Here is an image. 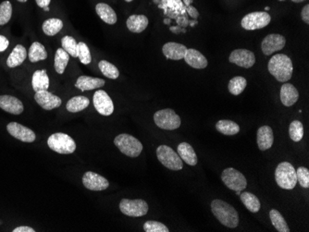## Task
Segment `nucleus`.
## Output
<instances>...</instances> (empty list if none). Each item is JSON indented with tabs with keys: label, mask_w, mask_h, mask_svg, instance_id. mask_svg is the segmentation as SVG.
Listing matches in <instances>:
<instances>
[{
	"label": "nucleus",
	"mask_w": 309,
	"mask_h": 232,
	"mask_svg": "<svg viewBox=\"0 0 309 232\" xmlns=\"http://www.w3.org/2000/svg\"><path fill=\"white\" fill-rule=\"evenodd\" d=\"M301 18L304 21V23L306 24H309V5L304 6L301 12Z\"/></svg>",
	"instance_id": "nucleus-43"
},
{
	"label": "nucleus",
	"mask_w": 309,
	"mask_h": 232,
	"mask_svg": "<svg viewBox=\"0 0 309 232\" xmlns=\"http://www.w3.org/2000/svg\"><path fill=\"white\" fill-rule=\"evenodd\" d=\"M257 142L258 148L261 151H266L272 147L274 142V135L273 130L269 126H262L258 129Z\"/></svg>",
	"instance_id": "nucleus-19"
},
{
	"label": "nucleus",
	"mask_w": 309,
	"mask_h": 232,
	"mask_svg": "<svg viewBox=\"0 0 309 232\" xmlns=\"http://www.w3.org/2000/svg\"><path fill=\"white\" fill-rule=\"evenodd\" d=\"M18 1H19V2H23V3H24V2H26L27 0H18Z\"/></svg>",
	"instance_id": "nucleus-52"
},
{
	"label": "nucleus",
	"mask_w": 309,
	"mask_h": 232,
	"mask_svg": "<svg viewBox=\"0 0 309 232\" xmlns=\"http://www.w3.org/2000/svg\"><path fill=\"white\" fill-rule=\"evenodd\" d=\"M281 1H282V0H281Z\"/></svg>",
	"instance_id": "nucleus-54"
},
{
	"label": "nucleus",
	"mask_w": 309,
	"mask_h": 232,
	"mask_svg": "<svg viewBox=\"0 0 309 232\" xmlns=\"http://www.w3.org/2000/svg\"><path fill=\"white\" fill-rule=\"evenodd\" d=\"M293 2H295V3H301V2H303L304 0H292Z\"/></svg>",
	"instance_id": "nucleus-49"
},
{
	"label": "nucleus",
	"mask_w": 309,
	"mask_h": 232,
	"mask_svg": "<svg viewBox=\"0 0 309 232\" xmlns=\"http://www.w3.org/2000/svg\"><path fill=\"white\" fill-rule=\"evenodd\" d=\"M62 28H63L62 21L56 18L47 20L43 24V32L48 36L56 35V33L61 32Z\"/></svg>",
	"instance_id": "nucleus-33"
},
{
	"label": "nucleus",
	"mask_w": 309,
	"mask_h": 232,
	"mask_svg": "<svg viewBox=\"0 0 309 232\" xmlns=\"http://www.w3.org/2000/svg\"><path fill=\"white\" fill-rule=\"evenodd\" d=\"M10 45L8 38L4 35H0V52L5 51Z\"/></svg>",
	"instance_id": "nucleus-44"
},
{
	"label": "nucleus",
	"mask_w": 309,
	"mask_h": 232,
	"mask_svg": "<svg viewBox=\"0 0 309 232\" xmlns=\"http://www.w3.org/2000/svg\"><path fill=\"white\" fill-rule=\"evenodd\" d=\"M296 178L300 185L307 189L309 187V170L304 167H300L296 170Z\"/></svg>",
	"instance_id": "nucleus-42"
},
{
	"label": "nucleus",
	"mask_w": 309,
	"mask_h": 232,
	"mask_svg": "<svg viewBox=\"0 0 309 232\" xmlns=\"http://www.w3.org/2000/svg\"><path fill=\"white\" fill-rule=\"evenodd\" d=\"M246 85H247V81L245 78L242 76H236L229 81L228 89L231 94L239 95L240 93L244 92Z\"/></svg>",
	"instance_id": "nucleus-35"
},
{
	"label": "nucleus",
	"mask_w": 309,
	"mask_h": 232,
	"mask_svg": "<svg viewBox=\"0 0 309 232\" xmlns=\"http://www.w3.org/2000/svg\"><path fill=\"white\" fill-rule=\"evenodd\" d=\"M27 56V51L25 47L22 45H18L14 47V49L10 53V56L8 57L7 65L9 68H15L22 65Z\"/></svg>",
	"instance_id": "nucleus-27"
},
{
	"label": "nucleus",
	"mask_w": 309,
	"mask_h": 232,
	"mask_svg": "<svg viewBox=\"0 0 309 232\" xmlns=\"http://www.w3.org/2000/svg\"><path fill=\"white\" fill-rule=\"evenodd\" d=\"M289 135L291 139L294 142H300L304 137V125L299 121H294L291 122L289 127Z\"/></svg>",
	"instance_id": "nucleus-38"
},
{
	"label": "nucleus",
	"mask_w": 309,
	"mask_h": 232,
	"mask_svg": "<svg viewBox=\"0 0 309 232\" xmlns=\"http://www.w3.org/2000/svg\"><path fill=\"white\" fill-rule=\"evenodd\" d=\"M285 44L286 39L284 36L278 33H272L263 39L261 48L266 56H269L275 52L281 50Z\"/></svg>",
	"instance_id": "nucleus-13"
},
{
	"label": "nucleus",
	"mask_w": 309,
	"mask_h": 232,
	"mask_svg": "<svg viewBox=\"0 0 309 232\" xmlns=\"http://www.w3.org/2000/svg\"><path fill=\"white\" fill-rule=\"evenodd\" d=\"M236 195H241V190H236Z\"/></svg>",
	"instance_id": "nucleus-51"
},
{
	"label": "nucleus",
	"mask_w": 309,
	"mask_h": 232,
	"mask_svg": "<svg viewBox=\"0 0 309 232\" xmlns=\"http://www.w3.org/2000/svg\"><path fill=\"white\" fill-rule=\"evenodd\" d=\"M32 85L34 92L46 91L49 88V77L47 73V70H36L32 78Z\"/></svg>",
	"instance_id": "nucleus-26"
},
{
	"label": "nucleus",
	"mask_w": 309,
	"mask_h": 232,
	"mask_svg": "<svg viewBox=\"0 0 309 232\" xmlns=\"http://www.w3.org/2000/svg\"><path fill=\"white\" fill-rule=\"evenodd\" d=\"M269 218L272 220V225L279 232H290L289 226L287 225L284 218L281 214L275 209H272L269 212Z\"/></svg>",
	"instance_id": "nucleus-34"
},
{
	"label": "nucleus",
	"mask_w": 309,
	"mask_h": 232,
	"mask_svg": "<svg viewBox=\"0 0 309 232\" xmlns=\"http://www.w3.org/2000/svg\"><path fill=\"white\" fill-rule=\"evenodd\" d=\"M178 154L182 160L187 164L189 166H196L197 164V153L195 149L192 148V145L188 143H181L178 145Z\"/></svg>",
	"instance_id": "nucleus-23"
},
{
	"label": "nucleus",
	"mask_w": 309,
	"mask_h": 232,
	"mask_svg": "<svg viewBox=\"0 0 309 232\" xmlns=\"http://www.w3.org/2000/svg\"><path fill=\"white\" fill-rule=\"evenodd\" d=\"M299 93L293 84H284L281 88V101L285 107H292L298 101Z\"/></svg>",
	"instance_id": "nucleus-22"
},
{
	"label": "nucleus",
	"mask_w": 309,
	"mask_h": 232,
	"mask_svg": "<svg viewBox=\"0 0 309 232\" xmlns=\"http://www.w3.org/2000/svg\"><path fill=\"white\" fill-rule=\"evenodd\" d=\"M240 198L243 202V204H244V206L248 209L250 212L258 213V211L260 210L261 204H260L259 199L253 194L248 192V191H244L243 194L241 192Z\"/></svg>",
	"instance_id": "nucleus-28"
},
{
	"label": "nucleus",
	"mask_w": 309,
	"mask_h": 232,
	"mask_svg": "<svg viewBox=\"0 0 309 232\" xmlns=\"http://www.w3.org/2000/svg\"><path fill=\"white\" fill-rule=\"evenodd\" d=\"M47 145L52 151L61 154H70L76 150L74 140L70 135L62 132L50 135L47 140Z\"/></svg>",
	"instance_id": "nucleus-5"
},
{
	"label": "nucleus",
	"mask_w": 309,
	"mask_h": 232,
	"mask_svg": "<svg viewBox=\"0 0 309 232\" xmlns=\"http://www.w3.org/2000/svg\"><path fill=\"white\" fill-rule=\"evenodd\" d=\"M0 108L13 115H20L24 112L23 102L11 95H0Z\"/></svg>",
	"instance_id": "nucleus-17"
},
{
	"label": "nucleus",
	"mask_w": 309,
	"mask_h": 232,
	"mask_svg": "<svg viewBox=\"0 0 309 232\" xmlns=\"http://www.w3.org/2000/svg\"><path fill=\"white\" fill-rule=\"evenodd\" d=\"M50 1H51V0H35L36 4H37L40 8H43V9L46 8L47 6H49Z\"/></svg>",
	"instance_id": "nucleus-47"
},
{
	"label": "nucleus",
	"mask_w": 309,
	"mask_h": 232,
	"mask_svg": "<svg viewBox=\"0 0 309 232\" xmlns=\"http://www.w3.org/2000/svg\"><path fill=\"white\" fill-rule=\"evenodd\" d=\"M62 48L65 50L70 56L78 57V44L74 38L66 35L61 39Z\"/></svg>",
	"instance_id": "nucleus-37"
},
{
	"label": "nucleus",
	"mask_w": 309,
	"mask_h": 232,
	"mask_svg": "<svg viewBox=\"0 0 309 232\" xmlns=\"http://www.w3.org/2000/svg\"><path fill=\"white\" fill-rule=\"evenodd\" d=\"M69 61H70V55L63 48H59L55 55V63H54L55 70L59 74L64 73Z\"/></svg>",
	"instance_id": "nucleus-32"
},
{
	"label": "nucleus",
	"mask_w": 309,
	"mask_h": 232,
	"mask_svg": "<svg viewBox=\"0 0 309 232\" xmlns=\"http://www.w3.org/2000/svg\"><path fill=\"white\" fill-rule=\"evenodd\" d=\"M186 51H187V47L178 43H167L162 47V52L164 56L172 61L183 60L186 54Z\"/></svg>",
	"instance_id": "nucleus-18"
},
{
	"label": "nucleus",
	"mask_w": 309,
	"mask_h": 232,
	"mask_svg": "<svg viewBox=\"0 0 309 232\" xmlns=\"http://www.w3.org/2000/svg\"><path fill=\"white\" fill-rule=\"evenodd\" d=\"M126 2H131V1H133V0H125Z\"/></svg>",
	"instance_id": "nucleus-53"
},
{
	"label": "nucleus",
	"mask_w": 309,
	"mask_h": 232,
	"mask_svg": "<svg viewBox=\"0 0 309 232\" xmlns=\"http://www.w3.org/2000/svg\"><path fill=\"white\" fill-rule=\"evenodd\" d=\"M95 11H96V13L100 17V19L102 20L104 23L110 24V25H113V24L117 23L116 12L108 4L99 3L98 5L95 6Z\"/></svg>",
	"instance_id": "nucleus-25"
},
{
	"label": "nucleus",
	"mask_w": 309,
	"mask_h": 232,
	"mask_svg": "<svg viewBox=\"0 0 309 232\" xmlns=\"http://www.w3.org/2000/svg\"><path fill=\"white\" fill-rule=\"evenodd\" d=\"M187 12L192 19H197L199 16V12L197 11L196 8H194L192 6H187Z\"/></svg>",
	"instance_id": "nucleus-45"
},
{
	"label": "nucleus",
	"mask_w": 309,
	"mask_h": 232,
	"mask_svg": "<svg viewBox=\"0 0 309 232\" xmlns=\"http://www.w3.org/2000/svg\"><path fill=\"white\" fill-rule=\"evenodd\" d=\"M144 230L145 232H169V228L163 223L158 221H146L144 224Z\"/></svg>",
	"instance_id": "nucleus-41"
},
{
	"label": "nucleus",
	"mask_w": 309,
	"mask_h": 232,
	"mask_svg": "<svg viewBox=\"0 0 309 232\" xmlns=\"http://www.w3.org/2000/svg\"><path fill=\"white\" fill-rule=\"evenodd\" d=\"M90 101L89 99L85 96H74V98L70 99L67 105H66V108L69 112L71 113H77V112L82 111L85 109L86 107H88L89 106Z\"/></svg>",
	"instance_id": "nucleus-30"
},
{
	"label": "nucleus",
	"mask_w": 309,
	"mask_h": 232,
	"mask_svg": "<svg viewBox=\"0 0 309 232\" xmlns=\"http://www.w3.org/2000/svg\"><path fill=\"white\" fill-rule=\"evenodd\" d=\"M7 130L12 137L24 143H33L36 139L33 130L25 126L21 125L17 122H10L7 126Z\"/></svg>",
	"instance_id": "nucleus-15"
},
{
	"label": "nucleus",
	"mask_w": 309,
	"mask_h": 232,
	"mask_svg": "<svg viewBox=\"0 0 309 232\" xmlns=\"http://www.w3.org/2000/svg\"><path fill=\"white\" fill-rule=\"evenodd\" d=\"M275 180L281 189L293 190L297 182L295 167L289 162L280 163L275 171Z\"/></svg>",
	"instance_id": "nucleus-3"
},
{
	"label": "nucleus",
	"mask_w": 309,
	"mask_h": 232,
	"mask_svg": "<svg viewBox=\"0 0 309 232\" xmlns=\"http://www.w3.org/2000/svg\"><path fill=\"white\" fill-rule=\"evenodd\" d=\"M156 125L162 130H173L181 126V118L173 109L166 108L156 112L154 115Z\"/></svg>",
	"instance_id": "nucleus-7"
},
{
	"label": "nucleus",
	"mask_w": 309,
	"mask_h": 232,
	"mask_svg": "<svg viewBox=\"0 0 309 232\" xmlns=\"http://www.w3.org/2000/svg\"><path fill=\"white\" fill-rule=\"evenodd\" d=\"M221 180L229 190H244L247 186V181L241 172L233 167L226 168L221 174Z\"/></svg>",
	"instance_id": "nucleus-8"
},
{
	"label": "nucleus",
	"mask_w": 309,
	"mask_h": 232,
	"mask_svg": "<svg viewBox=\"0 0 309 232\" xmlns=\"http://www.w3.org/2000/svg\"><path fill=\"white\" fill-rule=\"evenodd\" d=\"M211 211L215 218L225 227L235 228L239 224V215L233 205L222 200L216 199L211 203Z\"/></svg>",
	"instance_id": "nucleus-1"
},
{
	"label": "nucleus",
	"mask_w": 309,
	"mask_h": 232,
	"mask_svg": "<svg viewBox=\"0 0 309 232\" xmlns=\"http://www.w3.org/2000/svg\"><path fill=\"white\" fill-rule=\"evenodd\" d=\"M34 99L38 105L45 110H52L54 108L60 107L62 103L61 98L48 92L47 90L36 92L34 95Z\"/></svg>",
	"instance_id": "nucleus-16"
},
{
	"label": "nucleus",
	"mask_w": 309,
	"mask_h": 232,
	"mask_svg": "<svg viewBox=\"0 0 309 232\" xmlns=\"http://www.w3.org/2000/svg\"><path fill=\"white\" fill-rule=\"evenodd\" d=\"M114 144L118 149L130 158H137L143 151V144L136 137L126 133L118 135L114 139Z\"/></svg>",
	"instance_id": "nucleus-4"
},
{
	"label": "nucleus",
	"mask_w": 309,
	"mask_h": 232,
	"mask_svg": "<svg viewBox=\"0 0 309 232\" xmlns=\"http://www.w3.org/2000/svg\"><path fill=\"white\" fill-rule=\"evenodd\" d=\"M148 19L145 15H131L127 20V27L131 33H140L148 26Z\"/></svg>",
	"instance_id": "nucleus-24"
},
{
	"label": "nucleus",
	"mask_w": 309,
	"mask_h": 232,
	"mask_svg": "<svg viewBox=\"0 0 309 232\" xmlns=\"http://www.w3.org/2000/svg\"><path fill=\"white\" fill-rule=\"evenodd\" d=\"M13 232H34L35 230L33 227H27V226H22V227H15L12 230Z\"/></svg>",
	"instance_id": "nucleus-46"
},
{
	"label": "nucleus",
	"mask_w": 309,
	"mask_h": 232,
	"mask_svg": "<svg viewBox=\"0 0 309 232\" xmlns=\"http://www.w3.org/2000/svg\"><path fill=\"white\" fill-rule=\"evenodd\" d=\"M229 61L239 67L249 69L255 65L256 56L253 52L247 49H236L230 53Z\"/></svg>",
	"instance_id": "nucleus-14"
},
{
	"label": "nucleus",
	"mask_w": 309,
	"mask_h": 232,
	"mask_svg": "<svg viewBox=\"0 0 309 232\" xmlns=\"http://www.w3.org/2000/svg\"><path fill=\"white\" fill-rule=\"evenodd\" d=\"M83 184L86 189L94 191L107 190L109 182L106 178L93 171L85 172L83 176Z\"/></svg>",
	"instance_id": "nucleus-12"
},
{
	"label": "nucleus",
	"mask_w": 309,
	"mask_h": 232,
	"mask_svg": "<svg viewBox=\"0 0 309 232\" xmlns=\"http://www.w3.org/2000/svg\"><path fill=\"white\" fill-rule=\"evenodd\" d=\"M44 10H46V11H49V7L47 6L46 8H44Z\"/></svg>",
	"instance_id": "nucleus-50"
},
{
	"label": "nucleus",
	"mask_w": 309,
	"mask_h": 232,
	"mask_svg": "<svg viewBox=\"0 0 309 232\" xmlns=\"http://www.w3.org/2000/svg\"><path fill=\"white\" fill-rule=\"evenodd\" d=\"M99 68L103 75L109 79H117L120 76V71L118 70V68H116V66L113 65L108 61H100L99 63Z\"/></svg>",
	"instance_id": "nucleus-36"
},
{
	"label": "nucleus",
	"mask_w": 309,
	"mask_h": 232,
	"mask_svg": "<svg viewBox=\"0 0 309 232\" xmlns=\"http://www.w3.org/2000/svg\"><path fill=\"white\" fill-rule=\"evenodd\" d=\"M12 16V5L10 1H4L0 4V25H4L10 22Z\"/></svg>",
	"instance_id": "nucleus-39"
},
{
	"label": "nucleus",
	"mask_w": 309,
	"mask_h": 232,
	"mask_svg": "<svg viewBox=\"0 0 309 232\" xmlns=\"http://www.w3.org/2000/svg\"><path fill=\"white\" fill-rule=\"evenodd\" d=\"M29 60L31 62H38L47 60V53L45 47L40 43L34 42L30 47L28 53Z\"/></svg>",
	"instance_id": "nucleus-31"
},
{
	"label": "nucleus",
	"mask_w": 309,
	"mask_h": 232,
	"mask_svg": "<svg viewBox=\"0 0 309 232\" xmlns=\"http://www.w3.org/2000/svg\"><path fill=\"white\" fill-rule=\"evenodd\" d=\"M157 157L160 162L171 170H181L183 169V163L182 158L173 149L168 145H160L157 149Z\"/></svg>",
	"instance_id": "nucleus-6"
},
{
	"label": "nucleus",
	"mask_w": 309,
	"mask_h": 232,
	"mask_svg": "<svg viewBox=\"0 0 309 232\" xmlns=\"http://www.w3.org/2000/svg\"><path fill=\"white\" fill-rule=\"evenodd\" d=\"M183 59L188 65L191 66L194 69L202 70V69L206 68L208 64L206 56L200 52L197 51L196 49H192V48L187 49L186 54Z\"/></svg>",
	"instance_id": "nucleus-20"
},
{
	"label": "nucleus",
	"mask_w": 309,
	"mask_h": 232,
	"mask_svg": "<svg viewBox=\"0 0 309 232\" xmlns=\"http://www.w3.org/2000/svg\"><path fill=\"white\" fill-rule=\"evenodd\" d=\"M105 84L106 82L99 78H93L89 76H80L75 84V87L81 90L82 92H85V91L101 88L103 87Z\"/></svg>",
	"instance_id": "nucleus-21"
},
{
	"label": "nucleus",
	"mask_w": 309,
	"mask_h": 232,
	"mask_svg": "<svg viewBox=\"0 0 309 232\" xmlns=\"http://www.w3.org/2000/svg\"><path fill=\"white\" fill-rule=\"evenodd\" d=\"M267 69L269 73L281 83H286L292 78L294 66L290 57L284 54H277L271 59Z\"/></svg>",
	"instance_id": "nucleus-2"
},
{
	"label": "nucleus",
	"mask_w": 309,
	"mask_h": 232,
	"mask_svg": "<svg viewBox=\"0 0 309 232\" xmlns=\"http://www.w3.org/2000/svg\"><path fill=\"white\" fill-rule=\"evenodd\" d=\"M191 2H192V0H184V3H185L186 7H187V6H190V3H191Z\"/></svg>",
	"instance_id": "nucleus-48"
},
{
	"label": "nucleus",
	"mask_w": 309,
	"mask_h": 232,
	"mask_svg": "<svg viewBox=\"0 0 309 232\" xmlns=\"http://www.w3.org/2000/svg\"><path fill=\"white\" fill-rule=\"evenodd\" d=\"M216 129L222 134L235 135L239 132L240 126L235 121L220 120L216 123Z\"/></svg>",
	"instance_id": "nucleus-29"
},
{
	"label": "nucleus",
	"mask_w": 309,
	"mask_h": 232,
	"mask_svg": "<svg viewBox=\"0 0 309 232\" xmlns=\"http://www.w3.org/2000/svg\"><path fill=\"white\" fill-rule=\"evenodd\" d=\"M78 57L81 62L85 65H88L92 61L89 48L86 46L85 43L81 42L78 44Z\"/></svg>",
	"instance_id": "nucleus-40"
},
{
	"label": "nucleus",
	"mask_w": 309,
	"mask_h": 232,
	"mask_svg": "<svg viewBox=\"0 0 309 232\" xmlns=\"http://www.w3.org/2000/svg\"><path fill=\"white\" fill-rule=\"evenodd\" d=\"M272 21L271 15L267 12L257 11L245 15L242 20V27L247 31H255L267 26Z\"/></svg>",
	"instance_id": "nucleus-10"
},
{
	"label": "nucleus",
	"mask_w": 309,
	"mask_h": 232,
	"mask_svg": "<svg viewBox=\"0 0 309 232\" xmlns=\"http://www.w3.org/2000/svg\"><path fill=\"white\" fill-rule=\"evenodd\" d=\"M93 102L96 111L103 116H110L114 111L112 100L103 90H99L94 93Z\"/></svg>",
	"instance_id": "nucleus-11"
},
{
	"label": "nucleus",
	"mask_w": 309,
	"mask_h": 232,
	"mask_svg": "<svg viewBox=\"0 0 309 232\" xmlns=\"http://www.w3.org/2000/svg\"><path fill=\"white\" fill-rule=\"evenodd\" d=\"M120 210L128 217H144L148 212V204L142 199H122L120 203Z\"/></svg>",
	"instance_id": "nucleus-9"
}]
</instances>
